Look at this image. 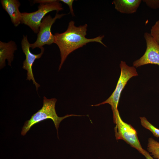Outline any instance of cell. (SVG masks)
Segmentation results:
<instances>
[{
    "mask_svg": "<svg viewBox=\"0 0 159 159\" xmlns=\"http://www.w3.org/2000/svg\"><path fill=\"white\" fill-rule=\"evenodd\" d=\"M150 34L159 45V20L156 21L152 27Z\"/></svg>",
    "mask_w": 159,
    "mask_h": 159,
    "instance_id": "obj_14",
    "label": "cell"
},
{
    "mask_svg": "<svg viewBox=\"0 0 159 159\" xmlns=\"http://www.w3.org/2000/svg\"><path fill=\"white\" fill-rule=\"evenodd\" d=\"M144 36L146 44V51L141 57L133 62V66L137 68L148 64L159 66V45L150 33L145 32Z\"/></svg>",
    "mask_w": 159,
    "mask_h": 159,
    "instance_id": "obj_7",
    "label": "cell"
},
{
    "mask_svg": "<svg viewBox=\"0 0 159 159\" xmlns=\"http://www.w3.org/2000/svg\"><path fill=\"white\" fill-rule=\"evenodd\" d=\"M57 0H36L34 3H39L38 9L31 13H21V23L29 26L35 33H38L42 20L49 12L63 9L62 4Z\"/></svg>",
    "mask_w": 159,
    "mask_h": 159,
    "instance_id": "obj_3",
    "label": "cell"
},
{
    "mask_svg": "<svg viewBox=\"0 0 159 159\" xmlns=\"http://www.w3.org/2000/svg\"><path fill=\"white\" fill-rule=\"evenodd\" d=\"M17 49L16 44L14 41H11L7 43L0 41V69L5 66L6 59L8 65L11 66V62L13 60L14 53Z\"/></svg>",
    "mask_w": 159,
    "mask_h": 159,
    "instance_id": "obj_10",
    "label": "cell"
},
{
    "mask_svg": "<svg viewBox=\"0 0 159 159\" xmlns=\"http://www.w3.org/2000/svg\"><path fill=\"white\" fill-rule=\"evenodd\" d=\"M143 155L144 156L146 159H155L150 155L148 151L144 149Z\"/></svg>",
    "mask_w": 159,
    "mask_h": 159,
    "instance_id": "obj_17",
    "label": "cell"
},
{
    "mask_svg": "<svg viewBox=\"0 0 159 159\" xmlns=\"http://www.w3.org/2000/svg\"><path fill=\"white\" fill-rule=\"evenodd\" d=\"M57 99L55 98L48 99L43 97V105L42 108L34 114L30 119L25 122L23 126L21 134L25 135L30 128L34 125L43 120L49 119L53 122L57 130L58 136V129L60 122L64 119L70 116L82 115L74 114L67 115L62 117L58 116L55 109Z\"/></svg>",
    "mask_w": 159,
    "mask_h": 159,
    "instance_id": "obj_2",
    "label": "cell"
},
{
    "mask_svg": "<svg viewBox=\"0 0 159 159\" xmlns=\"http://www.w3.org/2000/svg\"><path fill=\"white\" fill-rule=\"evenodd\" d=\"M30 44L28 40L27 35H23L21 42V45L22 51L25 55L26 58L23 62L22 68L27 71V80H32L37 91L40 85L35 80L33 73L32 66L35 60L39 59L42 57L44 52V49L43 47L42 48L41 52L39 54H33L30 50Z\"/></svg>",
    "mask_w": 159,
    "mask_h": 159,
    "instance_id": "obj_8",
    "label": "cell"
},
{
    "mask_svg": "<svg viewBox=\"0 0 159 159\" xmlns=\"http://www.w3.org/2000/svg\"><path fill=\"white\" fill-rule=\"evenodd\" d=\"M147 5L150 8L153 9L159 8V0H143Z\"/></svg>",
    "mask_w": 159,
    "mask_h": 159,
    "instance_id": "obj_15",
    "label": "cell"
},
{
    "mask_svg": "<svg viewBox=\"0 0 159 159\" xmlns=\"http://www.w3.org/2000/svg\"><path fill=\"white\" fill-rule=\"evenodd\" d=\"M141 1V0H115L112 3L118 11L122 13L131 14L136 11Z\"/></svg>",
    "mask_w": 159,
    "mask_h": 159,
    "instance_id": "obj_11",
    "label": "cell"
},
{
    "mask_svg": "<svg viewBox=\"0 0 159 159\" xmlns=\"http://www.w3.org/2000/svg\"><path fill=\"white\" fill-rule=\"evenodd\" d=\"M60 1H62L64 4L67 5L70 9V13L72 16H75L73 9V3L74 0H60Z\"/></svg>",
    "mask_w": 159,
    "mask_h": 159,
    "instance_id": "obj_16",
    "label": "cell"
},
{
    "mask_svg": "<svg viewBox=\"0 0 159 159\" xmlns=\"http://www.w3.org/2000/svg\"><path fill=\"white\" fill-rule=\"evenodd\" d=\"M4 9L9 16L11 21L16 27L21 23V13L19 10L21 4L17 0H1L0 1Z\"/></svg>",
    "mask_w": 159,
    "mask_h": 159,
    "instance_id": "obj_9",
    "label": "cell"
},
{
    "mask_svg": "<svg viewBox=\"0 0 159 159\" xmlns=\"http://www.w3.org/2000/svg\"><path fill=\"white\" fill-rule=\"evenodd\" d=\"M147 150L155 159H159V142L152 138L148 140Z\"/></svg>",
    "mask_w": 159,
    "mask_h": 159,
    "instance_id": "obj_12",
    "label": "cell"
},
{
    "mask_svg": "<svg viewBox=\"0 0 159 159\" xmlns=\"http://www.w3.org/2000/svg\"><path fill=\"white\" fill-rule=\"evenodd\" d=\"M121 74L116 88L111 96L105 101L92 106H99L108 104L111 106L112 110H117L121 92L130 78L138 75L136 69L133 66H129L125 62L121 61L120 64Z\"/></svg>",
    "mask_w": 159,
    "mask_h": 159,
    "instance_id": "obj_5",
    "label": "cell"
},
{
    "mask_svg": "<svg viewBox=\"0 0 159 159\" xmlns=\"http://www.w3.org/2000/svg\"><path fill=\"white\" fill-rule=\"evenodd\" d=\"M141 125L144 127L150 130L153 135L157 138L159 137V129L152 124L145 117H140Z\"/></svg>",
    "mask_w": 159,
    "mask_h": 159,
    "instance_id": "obj_13",
    "label": "cell"
},
{
    "mask_svg": "<svg viewBox=\"0 0 159 159\" xmlns=\"http://www.w3.org/2000/svg\"><path fill=\"white\" fill-rule=\"evenodd\" d=\"M87 26L86 24L76 26L74 22L72 20L69 22L65 31L61 33H56L54 35V43L57 45L60 52L61 61L59 70L70 54L88 43L98 42L106 47L102 41L104 35L91 39L85 37Z\"/></svg>",
    "mask_w": 159,
    "mask_h": 159,
    "instance_id": "obj_1",
    "label": "cell"
},
{
    "mask_svg": "<svg viewBox=\"0 0 159 159\" xmlns=\"http://www.w3.org/2000/svg\"><path fill=\"white\" fill-rule=\"evenodd\" d=\"M67 14H59L56 13L55 16L52 18L50 15L45 16L42 19L39 26L37 38L33 43L30 44V48L41 49L45 45H50L55 42V37L51 31L53 24L57 19H60Z\"/></svg>",
    "mask_w": 159,
    "mask_h": 159,
    "instance_id": "obj_6",
    "label": "cell"
},
{
    "mask_svg": "<svg viewBox=\"0 0 159 159\" xmlns=\"http://www.w3.org/2000/svg\"><path fill=\"white\" fill-rule=\"evenodd\" d=\"M112 110L113 122L116 124L114 131L116 139L124 140L143 155L144 149L139 141L136 130L122 119L118 109Z\"/></svg>",
    "mask_w": 159,
    "mask_h": 159,
    "instance_id": "obj_4",
    "label": "cell"
}]
</instances>
